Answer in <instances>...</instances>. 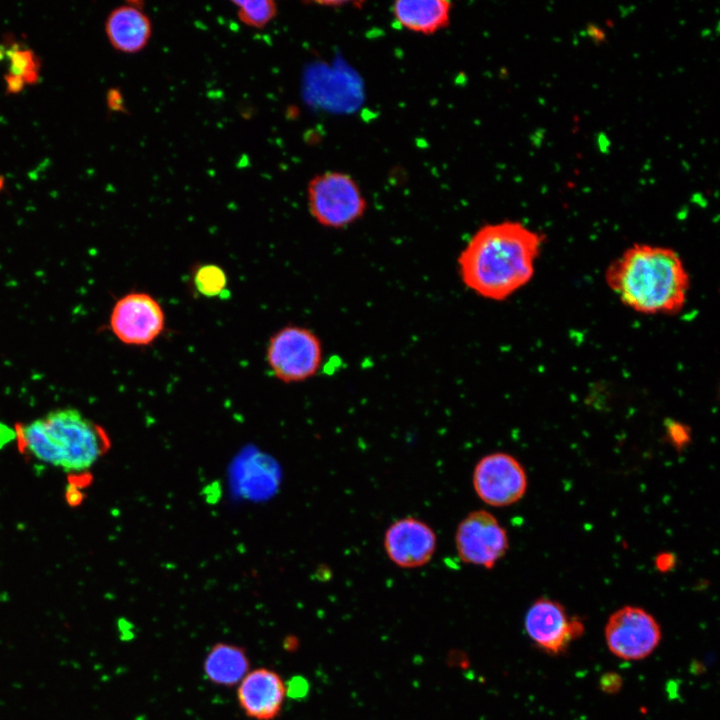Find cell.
<instances>
[{
  "mask_svg": "<svg viewBox=\"0 0 720 720\" xmlns=\"http://www.w3.org/2000/svg\"><path fill=\"white\" fill-rule=\"evenodd\" d=\"M543 237L521 222L481 226L457 259L463 284L476 295L502 301L533 277Z\"/></svg>",
  "mask_w": 720,
  "mask_h": 720,
  "instance_id": "1",
  "label": "cell"
},
{
  "mask_svg": "<svg viewBox=\"0 0 720 720\" xmlns=\"http://www.w3.org/2000/svg\"><path fill=\"white\" fill-rule=\"evenodd\" d=\"M606 282L622 303L634 311L672 314L684 306L690 280L674 250L636 244L608 266Z\"/></svg>",
  "mask_w": 720,
  "mask_h": 720,
  "instance_id": "2",
  "label": "cell"
},
{
  "mask_svg": "<svg viewBox=\"0 0 720 720\" xmlns=\"http://www.w3.org/2000/svg\"><path fill=\"white\" fill-rule=\"evenodd\" d=\"M15 435L23 453L70 473L90 469L111 446L104 428L73 408L16 424Z\"/></svg>",
  "mask_w": 720,
  "mask_h": 720,
  "instance_id": "3",
  "label": "cell"
},
{
  "mask_svg": "<svg viewBox=\"0 0 720 720\" xmlns=\"http://www.w3.org/2000/svg\"><path fill=\"white\" fill-rule=\"evenodd\" d=\"M311 216L322 226L343 229L362 218L367 200L358 182L341 171L315 175L307 186Z\"/></svg>",
  "mask_w": 720,
  "mask_h": 720,
  "instance_id": "4",
  "label": "cell"
},
{
  "mask_svg": "<svg viewBox=\"0 0 720 720\" xmlns=\"http://www.w3.org/2000/svg\"><path fill=\"white\" fill-rule=\"evenodd\" d=\"M322 353L321 341L313 331L289 325L270 338L266 359L277 379L295 383L305 381L318 372Z\"/></svg>",
  "mask_w": 720,
  "mask_h": 720,
  "instance_id": "5",
  "label": "cell"
},
{
  "mask_svg": "<svg viewBox=\"0 0 720 720\" xmlns=\"http://www.w3.org/2000/svg\"><path fill=\"white\" fill-rule=\"evenodd\" d=\"M455 546L462 562L492 569L507 553L509 539L498 519L479 509L468 513L458 524Z\"/></svg>",
  "mask_w": 720,
  "mask_h": 720,
  "instance_id": "6",
  "label": "cell"
},
{
  "mask_svg": "<svg viewBox=\"0 0 720 720\" xmlns=\"http://www.w3.org/2000/svg\"><path fill=\"white\" fill-rule=\"evenodd\" d=\"M472 483L482 502L493 507H506L525 495L527 475L523 465L514 456L493 452L476 463Z\"/></svg>",
  "mask_w": 720,
  "mask_h": 720,
  "instance_id": "7",
  "label": "cell"
},
{
  "mask_svg": "<svg viewBox=\"0 0 720 720\" xmlns=\"http://www.w3.org/2000/svg\"><path fill=\"white\" fill-rule=\"evenodd\" d=\"M109 325L115 337L126 345L146 346L154 342L165 327L161 304L146 292H130L114 304Z\"/></svg>",
  "mask_w": 720,
  "mask_h": 720,
  "instance_id": "8",
  "label": "cell"
},
{
  "mask_svg": "<svg viewBox=\"0 0 720 720\" xmlns=\"http://www.w3.org/2000/svg\"><path fill=\"white\" fill-rule=\"evenodd\" d=\"M609 650L624 660H641L649 656L661 640V629L646 610L624 606L615 611L605 626Z\"/></svg>",
  "mask_w": 720,
  "mask_h": 720,
  "instance_id": "9",
  "label": "cell"
},
{
  "mask_svg": "<svg viewBox=\"0 0 720 720\" xmlns=\"http://www.w3.org/2000/svg\"><path fill=\"white\" fill-rule=\"evenodd\" d=\"M524 625L530 639L553 655L565 651L584 633V624L579 618L569 617L561 603L547 597L538 598L529 607Z\"/></svg>",
  "mask_w": 720,
  "mask_h": 720,
  "instance_id": "10",
  "label": "cell"
},
{
  "mask_svg": "<svg viewBox=\"0 0 720 720\" xmlns=\"http://www.w3.org/2000/svg\"><path fill=\"white\" fill-rule=\"evenodd\" d=\"M437 536L433 528L415 517L397 519L384 534V549L388 558L400 568L426 565L435 554Z\"/></svg>",
  "mask_w": 720,
  "mask_h": 720,
  "instance_id": "11",
  "label": "cell"
},
{
  "mask_svg": "<svg viewBox=\"0 0 720 720\" xmlns=\"http://www.w3.org/2000/svg\"><path fill=\"white\" fill-rule=\"evenodd\" d=\"M287 695L282 677L274 670H250L238 684L237 700L243 713L254 720H274Z\"/></svg>",
  "mask_w": 720,
  "mask_h": 720,
  "instance_id": "12",
  "label": "cell"
},
{
  "mask_svg": "<svg viewBox=\"0 0 720 720\" xmlns=\"http://www.w3.org/2000/svg\"><path fill=\"white\" fill-rule=\"evenodd\" d=\"M453 3L446 0H399L391 6L394 22L402 29L432 35L446 28Z\"/></svg>",
  "mask_w": 720,
  "mask_h": 720,
  "instance_id": "13",
  "label": "cell"
},
{
  "mask_svg": "<svg viewBox=\"0 0 720 720\" xmlns=\"http://www.w3.org/2000/svg\"><path fill=\"white\" fill-rule=\"evenodd\" d=\"M105 31L113 48L123 53H137L150 41L152 26L140 7L127 4L111 11Z\"/></svg>",
  "mask_w": 720,
  "mask_h": 720,
  "instance_id": "14",
  "label": "cell"
},
{
  "mask_svg": "<svg viewBox=\"0 0 720 720\" xmlns=\"http://www.w3.org/2000/svg\"><path fill=\"white\" fill-rule=\"evenodd\" d=\"M249 667L250 661L245 648L226 642L214 644L203 662L207 679L224 687L239 684L250 671Z\"/></svg>",
  "mask_w": 720,
  "mask_h": 720,
  "instance_id": "15",
  "label": "cell"
},
{
  "mask_svg": "<svg viewBox=\"0 0 720 720\" xmlns=\"http://www.w3.org/2000/svg\"><path fill=\"white\" fill-rule=\"evenodd\" d=\"M236 6L238 19L245 25L261 29L277 15V4L273 0L232 1Z\"/></svg>",
  "mask_w": 720,
  "mask_h": 720,
  "instance_id": "16",
  "label": "cell"
},
{
  "mask_svg": "<svg viewBox=\"0 0 720 720\" xmlns=\"http://www.w3.org/2000/svg\"><path fill=\"white\" fill-rule=\"evenodd\" d=\"M196 290L203 296L213 297L223 292L227 277L222 268L214 264H205L197 268L193 276Z\"/></svg>",
  "mask_w": 720,
  "mask_h": 720,
  "instance_id": "17",
  "label": "cell"
},
{
  "mask_svg": "<svg viewBox=\"0 0 720 720\" xmlns=\"http://www.w3.org/2000/svg\"><path fill=\"white\" fill-rule=\"evenodd\" d=\"M9 73L22 77L25 84H34L39 79V61L29 49H13L9 52Z\"/></svg>",
  "mask_w": 720,
  "mask_h": 720,
  "instance_id": "18",
  "label": "cell"
},
{
  "mask_svg": "<svg viewBox=\"0 0 720 720\" xmlns=\"http://www.w3.org/2000/svg\"><path fill=\"white\" fill-rule=\"evenodd\" d=\"M666 435L670 444L678 450L685 448L691 440L689 427L673 420L666 423Z\"/></svg>",
  "mask_w": 720,
  "mask_h": 720,
  "instance_id": "19",
  "label": "cell"
},
{
  "mask_svg": "<svg viewBox=\"0 0 720 720\" xmlns=\"http://www.w3.org/2000/svg\"><path fill=\"white\" fill-rule=\"evenodd\" d=\"M622 685L621 677L616 673H606L600 679V688L606 693L617 692Z\"/></svg>",
  "mask_w": 720,
  "mask_h": 720,
  "instance_id": "20",
  "label": "cell"
},
{
  "mask_svg": "<svg viewBox=\"0 0 720 720\" xmlns=\"http://www.w3.org/2000/svg\"><path fill=\"white\" fill-rule=\"evenodd\" d=\"M676 565V557L673 553L663 552L657 555L655 566L660 572L666 573L671 571Z\"/></svg>",
  "mask_w": 720,
  "mask_h": 720,
  "instance_id": "21",
  "label": "cell"
},
{
  "mask_svg": "<svg viewBox=\"0 0 720 720\" xmlns=\"http://www.w3.org/2000/svg\"><path fill=\"white\" fill-rule=\"evenodd\" d=\"M5 83L8 93L11 94L19 93L25 86L22 77L11 73L5 75Z\"/></svg>",
  "mask_w": 720,
  "mask_h": 720,
  "instance_id": "22",
  "label": "cell"
},
{
  "mask_svg": "<svg viewBox=\"0 0 720 720\" xmlns=\"http://www.w3.org/2000/svg\"><path fill=\"white\" fill-rule=\"evenodd\" d=\"M108 105L110 109L115 111L123 110V101L120 92L116 89H111L108 93Z\"/></svg>",
  "mask_w": 720,
  "mask_h": 720,
  "instance_id": "23",
  "label": "cell"
},
{
  "mask_svg": "<svg viewBox=\"0 0 720 720\" xmlns=\"http://www.w3.org/2000/svg\"><path fill=\"white\" fill-rule=\"evenodd\" d=\"M294 681H295V683L293 681H291L289 687H295V688L297 687V689H294V690L288 692L287 694H289L292 697L303 696L306 693V691L308 690L306 681L302 678L294 679Z\"/></svg>",
  "mask_w": 720,
  "mask_h": 720,
  "instance_id": "24",
  "label": "cell"
},
{
  "mask_svg": "<svg viewBox=\"0 0 720 720\" xmlns=\"http://www.w3.org/2000/svg\"><path fill=\"white\" fill-rule=\"evenodd\" d=\"M2 187H3V180H2V178L0 177V189H1Z\"/></svg>",
  "mask_w": 720,
  "mask_h": 720,
  "instance_id": "25",
  "label": "cell"
}]
</instances>
